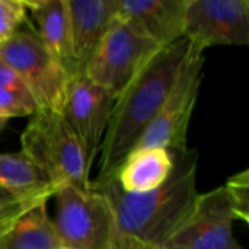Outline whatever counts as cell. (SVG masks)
I'll return each mask as SVG.
<instances>
[{
	"instance_id": "23",
	"label": "cell",
	"mask_w": 249,
	"mask_h": 249,
	"mask_svg": "<svg viewBox=\"0 0 249 249\" xmlns=\"http://www.w3.org/2000/svg\"><path fill=\"white\" fill-rule=\"evenodd\" d=\"M58 249H69V248H63V247H61V248H58Z\"/></svg>"
},
{
	"instance_id": "24",
	"label": "cell",
	"mask_w": 249,
	"mask_h": 249,
	"mask_svg": "<svg viewBox=\"0 0 249 249\" xmlns=\"http://www.w3.org/2000/svg\"><path fill=\"white\" fill-rule=\"evenodd\" d=\"M0 128H1V125H0Z\"/></svg>"
},
{
	"instance_id": "4",
	"label": "cell",
	"mask_w": 249,
	"mask_h": 249,
	"mask_svg": "<svg viewBox=\"0 0 249 249\" xmlns=\"http://www.w3.org/2000/svg\"><path fill=\"white\" fill-rule=\"evenodd\" d=\"M0 60L18 74L38 109L61 112L71 77L29 22H23L10 39L0 44Z\"/></svg>"
},
{
	"instance_id": "8",
	"label": "cell",
	"mask_w": 249,
	"mask_h": 249,
	"mask_svg": "<svg viewBox=\"0 0 249 249\" xmlns=\"http://www.w3.org/2000/svg\"><path fill=\"white\" fill-rule=\"evenodd\" d=\"M184 36L203 51L249 45L248 0H187Z\"/></svg>"
},
{
	"instance_id": "18",
	"label": "cell",
	"mask_w": 249,
	"mask_h": 249,
	"mask_svg": "<svg viewBox=\"0 0 249 249\" xmlns=\"http://www.w3.org/2000/svg\"><path fill=\"white\" fill-rule=\"evenodd\" d=\"M38 111L36 102L29 92H15L0 89V125L10 118L32 117Z\"/></svg>"
},
{
	"instance_id": "5",
	"label": "cell",
	"mask_w": 249,
	"mask_h": 249,
	"mask_svg": "<svg viewBox=\"0 0 249 249\" xmlns=\"http://www.w3.org/2000/svg\"><path fill=\"white\" fill-rule=\"evenodd\" d=\"M53 198H55L53 223L63 248L112 249L118 233L115 214L101 191L93 187L79 190L63 185Z\"/></svg>"
},
{
	"instance_id": "3",
	"label": "cell",
	"mask_w": 249,
	"mask_h": 249,
	"mask_svg": "<svg viewBox=\"0 0 249 249\" xmlns=\"http://www.w3.org/2000/svg\"><path fill=\"white\" fill-rule=\"evenodd\" d=\"M20 147L57 190L63 185L79 190L92 187L85 150L61 112L38 109L20 136Z\"/></svg>"
},
{
	"instance_id": "12",
	"label": "cell",
	"mask_w": 249,
	"mask_h": 249,
	"mask_svg": "<svg viewBox=\"0 0 249 249\" xmlns=\"http://www.w3.org/2000/svg\"><path fill=\"white\" fill-rule=\"evenodd\" d=\"M74 76H82L99 42L117 20V0H67Z\"/></svg>"
},
{
	"instance_id": "17",
	"label": "cell",
	"mask_w": 249,
	"mask_h": 249,
	"mask_svg": "<svg viewBox=\"0 0 249 249\" xmlns=\"http://www.w3.org/2000/svg\"><path fill=\"white\" fill-rule=\"evenodd\" d=\"M54 194L55 191H44L31 196H0V233H3L16 219L32 207L41 203H48Z\"/></svg>"
},
{
	"instance_id": "1",
	"label": "cell",
	"mask_w": 249,
	"mask_h": 249,
	"mask_svg": "<svg viewBox=\"0 0 249 249\" xmlns=\"http://www.w3.org/2000/svg\"><path fill=\"white\" fill-rule=\"evenodd\" d=\"M193 44L184 36L160 48L114 101L98 155L99 184L114 178L171 95L190 57Z\"/></svg>"
},
{
	"instance_id": "10",
	"label": "cell",
	"mask_w": 249,
	"mask_h": 249,
	"mask_svg": "<svg viewBox=\"0 0 249 249\" xmlns=\"http://www.w3.org/2000/svg\"><path fill=\"white\" fill-rule=\"evenodd\" d=\"M112 105V96L85 76L70 79L61 115L79 139L89 168L99 155Z\"/></svg>"
},
{
	"instance_id": "6",
	"label": "cell",
	"mask_w": 249,
	"mask_h": 249,
	"mask_svg": "<svg viewBox=\"0 0 249 249\" xmlns=\"http://www.w3.org/2000/svg\"><path fill=\"white\" fill-rule=\"evenodd\" d=\"M159 50L152 39L117 18L89 58L82 76L115 101Z\"/></svg>"
},
{
	"instance_id": "13",
	"label": "cell",
	"mask_w": 249,
	"mask_h": 249,
	"mask_svg": "<svg viewBox=\"0 0 249 249\" xmlns=\"http://www.w3.org/2000/svg\"><path fill=\"white\" fill-rule=\"evenodd\" d=\"M174 169V156L162 147L134 149L123 160L114 179L123 191L131 194L149 193L160 187Z\"/></svg>"
},
{
	"instance_id": "15",
	"label": "cell",
	"mask_w": 249,
	"mask_h": 249,
	"mask_svg": "<svg viewBox=\"0 0 249 249\" xmlns=\"http://www.w3.org/2000/svg\"><path fill=\"white\" fill-rule=\"evenodd\" d=\"M61 248L47 203H41L0 233V249H58Z\"/></svg>"
},
{
	"instance_id": "14",
	"label": "cell",
	"mask_w": 249,
	"mask_h": 249,
	"mask_svg": "<svg viewBox=\"0 0 249 249\" xmlns=\"http://www.w3.org/2000/svg\"><path fill=\"white\" fill-rule=\"evenodd\" d=\"M23 4L38 23L36 32L47 50L66 69L69 76L73 77L71 31L67 0H23Z\"/></svg>"
},
{
	"instance_id": "16",
	"label": "cell",
	"mask_w": 249,
	"mask_h": 249,
	"mask_svg": "<svg viewBox=\"0 0 249 249\" xmlns=\"http://www.w3.org/2000/svg\"><path fill=\"white\" fill-rule=\"evenodd\" d=\"M0 190L10 196L57 191L22 152L0 153Z\"/></svg>"
},
{
	"instance_id": "2",
	"label": "cell",
	"mask_w": 249,
	"mask_h": 249,
	"mask_svg": "<svg viewBox=\"0 0 249 249\" xmlns=\"http://www.w3.org/2000/svg\"><path fill=\"white\" fill-rule=\"evenodd\" d=\"M197 166L198 153L188 149L174 156V169L168 179L149 193H125L114 178L99 184L92 182V187L108 198L120 233L165 247L196 207L200 196Z\"/></svg>"
},
{
	"instance_id": "22",
	"label": "cell",
	"mask_w": 249,
	"mask_h": 249,
	"mask_svg": "<svg viewBox=\"0 0 249 249\" xmlns=\"http://www.w3.org/2000/svg\"><path fill=\"white\" fill-rule=\"evenodd\" d=\"M112 249H165L163 247H158V245H153V244H147V242H143L140 239H136V238H131V236H127V235H123V233H117L115 236V241H114V245Z\"/></svg>"
},
{
	"instance_id": "19",
	"label": "cell",
	"mask_w": 249,
	"mask_h": 249,
	"mask_svg": "<svg viewBox=\"0 0 249 249\" xmlns=\"http://www.w3.org/2000/svg\"><path fill=\"white\" fill-rule=\"evenodd\" d=\"M232 206L235 220L249 222V171L245 169L231 177L223 185Z\"/></svg>"
},
{
	"instance_id": "9",
	"label": "cell",
	"mask_w": 249,
	"mask_h": 249,
	"mask_svg": "<svg viewBox=\"0 0 249 249\" xmlns=\"http://www.w3.org/2000/svg\"><path fill=\"white\" fill-rule=\"evenodd\" d=\"M235 216L225 187L200 194L194 210L165 249H242L233 236Z\"/></svg>"
},
{
	"instance_id": "21",
	"label": "cell",
	"mask_w": 249,
	"mask_h": 249,
	"mask_svg": "<svg viewBox=\"0 0 249 249\" xmlns=\"http://www.w3.org/2000/svg\"><path fill=\"white\" fill-rule=\"evenodd\" d=\"M0 89L15 90V92H28V89L20 82L18 74L3 60H0Z\"/></svg>"
},
{
	"instance_id": "20",
	"label": "cell",
	"mask_w": 249,
	"mask_h": 249,
	"mask_svg": "<svg viewBox=\"0 0 249 249\" xmlns=\"http://www.w3.org/2000/svg\"><path fill=\"white\" fill-rule=\"evenodd\" d=\"M23 0H0V44L6 42L25 22Z\"/></svg>"
},
{
	"instance_id": "11",
	"label": "cell",
	"mask_w": 249,
	"mask_h": 249,
	"mask_svg": "<svg viewBox=\"0 0 249 249\" xmlns=\"http://www.w3.org/2000/svg\"><path fill=\"white\" fill-rule=\"evenodd\" d=\"M185 6L187 0H117V18L166 48L184 38Z\"/></svg>"
},
{
	"instance_id": "7",
	"label": "cell",
	"mask_w": 249,
	"mask_h": 249,
	"mask_svg": "<svg viewBox=\"0 0 249 249\" xmlns=\"http://www.w3.org/2000/svg\"><path fill=\"white\" fill-rule=\"evenodd\" d=\"M203 53L204 51L201 48L193 44L190 57L177 85L134 149L162 147L171 152L172 156H179L188 150V127L204 77Z\"/></svg>"
}]
</instances>
